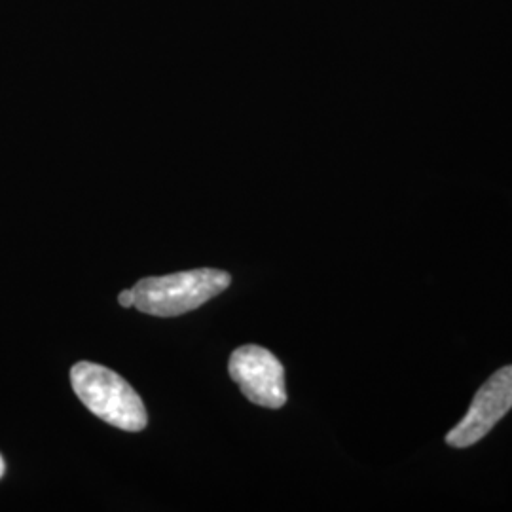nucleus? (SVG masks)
<instances>
[{"label": "nucleus", "instance_id": "nucleus-4", "mask_svg": "<svg viewBox=\"0 0 512 512\" xmlns=\"http://www.w3.org/2000/svg\"><path fill=\"white\" fill-rule=\"evenodd\" d=\"M512 408V365L497 370L494 376L478 389L463 420L446 435L454 448H469L484 439Z\"/></svg>", "mask_w": 512, "mask_h": 512}, {"label": "nucleus", "instance_id": "nucleus-6", "mask_svg": "<svg viewBox=\"0 0 512 512\" xmlns=\"http://www.w3.org/2000/svg\"><path fill=\"white\" fill-rule=\"evenodd\" d=\"M4 469H6V465H4V459L0 456V478L4 475Z\"/></svg>", "mask_w": 512, "mask_h": 512}, {"label": "nucleus", "instance_id": "nucleus-3", "mask_svg": "<svg viewBox=\"0 0 512 512\" xmlns=\"http://www.w3.org/2000/svg\"><path fill=\"white\" fill-rule=\"evenodd\" d=\"M230 376L251 403L281 408L287 403L285 370L274 353L260 346H243L230 357Z\"/></svg>", "mask_w": 512, "mask_h": 512}, {"label": "nucleus", "instance_id": "nucleus-1", "mask_svg": "<svg viewBox=\"0 0 512 512\" xmlns=\"http://www.w3.org/2000/svg\"><path fill=\"white\" fill-rule=\"evenodd\" d=\"M74 393L97 418L122 431H143L148 418L137 391L114 370L95 363H76L71 370Z\"/></svg>", "mask_w": 512, "mask_h": 512}, {"label": "nucleus", "instance_id": "nucleus-2", "mask_svg": "<svg viewBox=\"0 0 512 512\" xmlns=\"http://www.w3.org/2000/svg\"><path fill=\"white\" fill-rule=\"evenodd\" d=\"M230 283L232 277L228 272L200 268L162 277H145L131 291L135 294L137 310L156 317H177L219 296Z\"/></svg>", "mask_w": 512, "mask_h": 512}, {"label": "nucleus", "instance_id": "nucleus-5", "mask_svg": "<svg viewBox=\"0 0 512 512\" xmlns=\"http://www.w3.org/2000/svg\"><path fill=\"white\" fill-rule=\"evenodd\" d=\"M118 302L122 308H135V294L133 291H122L118 296Z\"/></svg>", "mask_w": 512, "mask_h": 512}]
</instances>
